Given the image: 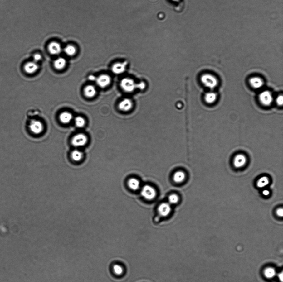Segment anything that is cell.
I'll return each instance as SVG.
<instances>
[{"label": "cell", "mask_w": 283, "mask_h": 282, "mask_svg": "<svg viewBox=\"0 0 283 282\" xmlns=\"http://www.w3.org/2000/svg\"><path fill=\"white\" fill-rule=\"evenodd\" d=\"M201 81L206 87L210 88H214L218 84L217 78L210 74H205L201 78Z\"/></svg>", "instance_id": "6da1fadb"}, {"label": "cell", "mask_w": 283, "mask_h": 282, "mask_svg": "<svg viewBox=\"0 0 283 282\" xmlns=\"http://www.w3.org/2000/svg\"><path fill=\"white\" fill-rule=\"evenodd\" d=\"M141 195L147 200L153 199L156 195V192L154 188L150 185H145L142 188Z\"/></svg>", "instance_id": "7a4b0ae2"}, {"label": "cell", "mask_w": 283, "mask_h": 282, "mask_svg": "<svg viewBox=\"0 0 283 282\" xmlns=\"http://www.w3.org/2000/svg\"><path fill=\"white\" fill-rule=\"evenodd\" d=\"M88 139L87 136L83 134H79L75 135L71 140L72 144L76 147L84 146L87 143Z\"/></svg>", "instance_id": "3957f363"}, {"label": "cell", "mask_w": 283, "mask_h": 282, "mask_svg": "<svg viewBox=\"0 0 283 282\" xmlns=\"http://www.w3.org/2000/svg\"><path fill=\"white\" fill-rule=\"evenodd\" d=\"M247 159L243 154H237L234 158L233 164L235 168L241 169L245 166L247 163Z\"/></svg>", "instance_id": "277c9868"}, {"label": "cell", "mask_w": 283, "mask_h": 282, "mask_svg": "<svg viewBox=\"0 0 283 282\" xmlns=\"http://www.w3.org/2000/svg\"><path fill=\"white\" fill-rule=\"evenodd\" d=\"M121 87L125 91L130 92L133 91L136 88L137 84L132 79L129 78H124L121 82Z\"/></svg>", "instance_id": "5b68a950"}, {"label": "cell", "mask_w": 283, "mask_h": 282, "mask_svg": "<svg viewBox=\"0 0 283 282\" xmlns=\"http://www.w3.org/2000/svg\"><path fill=\"white\" fill-rule=\"evenodd\" d=\"M30 130L33 133L39 134L41 133L43 130V126L42 123L40 121L32 120L30 122L29 126Z\"/></svg>", "instance_id": "8992f818"}, {"label": "cell", "mask_w": 283, "mask_h": 282, "mask_svg": "<svg viewBox=\"0 0 283 282\" xmlns=\"http://www.w3.org/2000/svg\"><path fill=\"white\" fill-rule=\"evenodd\" d=\"M260 100L262 104L265 106H269L272 102V95L269 91H264L260 94Z\"/></svg>", "instance_id": "52a82bcc"}, {"label": "cell", "mask_w": 283, "mask_h": 282, "mask_svg": "<svg viewBox=\"0 0 283 282\" xmlns=\"http://www.w3.org/2000/svg\"><path fill=\"white\" fill-rule=\"evenodd\" d=\"M97 84L99 87L104 88L107 87L110 83L111 78L109 76L102 74L96 79Z\"/></svg>", "instance_id": "ba28073f"}, {"label": "cell", "mask_w": 283, "mask_h": 282, "mask_svg": "<svg viewBox=\"0 0 283 282\" xmlns=\"http://www.w3.org/2000/svg\"><path fill=\"white\" fill-rule=\"evenodd\" d=\"M171 207L168 203H161L158 208L159 214L162 217H165L168 215L171 212Z\"/></svg>", "instance_id": "9c48e42d"}, {"label": "cell", "mask_w": 283, "mask_h": 282, "mask_svg": "<svg viewBox=\"0 0 283 282\" xmlns=\"http://www.w3.org/2000/svg\"><path fill=\"white\" fill-rule=\"evenodd\" d=\"M133 107L132 101L129 99H124L122 101L119 105V107L121 111H128L131 109Z\"/></svg>", "instance_id": "30bf717a"}, {"label": "cell", "mask_w": 283, "mask_h": 282, "mask_svg": "<svg viewBox=\"0 0 283 282\" xmlns=\"http://www.w3.org/2000/svg\"><path fill=\"white\" fill-rule=\"evenodd\" d=\"M49 51L53 55H57L61 51V46L60 44L56 42L51 43L48 46Z\"/></svg>", "instance_id": "8fae6325"}, {"label": "cell", "mask_w": 283, "mask_h": 282, "mask_svg": "<svg viewBox=\"0 0 283 282\" xmlns=\"http://www.w3.org/2000/svg\"><path fill=\"white\" fill-rule=\"evenodd\" d=\"M38 65L34 62L27 63L24 66V70L28 74H32L37 70Z\"/></svg>", "instance_id": "7c38bea8"}, {"label": "cell", "mask_w": 283, "mask_h": 282, "mask_svg": "<svg viewBox=\"0 0 283 282\" xmlns=\"http://www.w3.org/2000/svg\"><path fill=\"white\" fill-rule=\"evenodd\" d=\"M250 84L253 88H259L263 85V82L261 78L259 77H253L251 78L250 80Z\"/></svg>", "instance_id": "4fadbf2b"}, {"label": "cell", "mask_w": 283, "mask_h": 282, "mask_svg": "<svg viewBox=\"0 0 283 282\" xmlns=\"http://www.w3.org/2000/svg\"><path fill=\"white\" fill-rule=\"evenodd\" d=\"M126 63L123 64H117L113 66L112 70L115 74H121L125 70Z\"/></svg>", "instance_id": "5bb4252c"}, {"label": "cell", "mask_w": 283, "mask_h": 282, "mask_svg": "<svg viewBox=\"0 0 283 282\" xmlns=\"http://www.w3.org/2000/svg\"><path fill=\"white\" fill-rule=\"evenodd\" d=\"M84 92L86 97L88 98L94 97L96 93L95 87L92 85H88L85 88Z\"/></svg>", "instance_id": "9a60e30c"}, {"label": "cell", "mask_w": 283, "mask_h": 282, "mask_svg": "<svg viewBox=\"0 0 283 282\" xmlns=\"http://www.w3.org/2000/svg\"><path fill=\"white\" fill-rule=\"evenodd\" d=\"M270 179L266 176L261 177L257 181V186L259 188H264L270 184Z\"/></svg>", "instance_id": "2e32d148"}, {"label": "cell", "mask_w": 283, "mask_h": 282, "mask_svg": "<svg viewBox=\"0 0 283 282\" xmlns=\"http://www.w3.org/2000/svg\"><path fill=\"white\" fill-rule=\"evenodd\" d=\"M73 116L69 112H64L60 116L61 121L63 123H68L72 119Z\"/></svg>", "instance_id": "e0dca14e"}, {"label": "cell", "mask_w": 283, "mask_h": 282, "mask_svg": "<svg viewBox=\"0 0 283 282\" xmlns=\"http://www.w3.org/2000/svg\"><path fill=\"white\" fill-rule=\"evenodd\" d=\"M129 188L134 190L138 189L140 186V182L136 178H131L128 182Z\"/></svg>", "instance_id": "ac0fdd59"}, {"label": "cell", "mask_w": 283, "mask_h": 282, "mask_svg": "<svg viewBox=\"0 0 283 282\" xmlns=\"http://www.w3.org/2000/svg\"><path fill=\"white\" fill-rule=\"evenodd\" d=\"M185 174L183 171H177L174 174L173 180L176 183H181L185 179Z\"/></svg>", "instance_id": "d6986e66"}, {"label": "cell", "mask_w": 283, "mask_h": 282, "mask_svg": "<svg viewBox=\"0 0 283 282\" xmlns=\"http://www.w3.org/2000/svg\"><path fill=\"white\" fill-rule=\"evenodd\" d=\"M66 60L63 58H59L57 59L54 63L55 68L57 69H62L66 65Z\"/></svg>", "instance_id": "ffe728a7"}, {"label": "cell", "mask_w": 283, "mask_h": 282, "mask_svg": "<svg viewBox=\"0 0 283 282\" xmlns=\"http://www.w3.org/2000/svg\"><path fill=\"white\" fill-rule=\"evenodd\" d=\"M71 157L73 160L75 161H79L83 157V154L82 151L76 150L73 151L71 154Z\"/></svg>", "instance_id": "44dd1931"}, {"label": "cell", "mask_w": 283, "mask_h": 282, "mask_svg": "<svg viewBox=\"0 0 283 282\" xmlns=\"http://www.w3.org/2000/svg\"><path fill=\"white\" fill-rule=\"evenodd\" d=\"M217 94L214 92H209L205 96L206 102L208 103H213L217 99Z\"/></svg>", "instance_id": "7402d4cb"}, {"label": "cell", "mask_w": 283, "mask_h": 282, "mask_svg": "<svg viewBox=\"0 0 283 282\" xmlns=\"http://www.w3.org/2000/svg\"><path fill=\"white\" fill-rule=\"evenodd\" d=\"M264 274L265 277L268 279H271L276 275V271L272 268H268L265 270Z\"/></svg>", "instance_id": "603a6c76"}, {"label": "cell", "mask_w": 283, "mask_h": 282, "mask_svg": "<svg viewBox=\"0 0 283 282\" xmlns=\"http://www.w3.org/2000/svg\"><path fill=\"white\" fill-rule=\"evenodd\" d=\"M65 52L67 55L72 56L74 55L76 53V48L73 45H68L65 48Z\"/></svg>", "instance_id": "cb8c5ba5"}, {"label": "cell", "mask_w": 283, "mask_h": 282, "mask_svg": "<svg viewBox=\"0 0 283 282\" xmlns=\"http://www.w3.org/2000/svg\"><path fill=\"white\" fill-rule=\"evenodd\" d=\"M75 124L77 127H82L85 125V121L84 119L81 117H77L75 119Z\"/></svg>", "instance_id": "d4e9b609"}, {"label": "cell", "mask_w": 283, "mask_h": 282, "mask_svg": "<svg viewBox=\"0 0 283 282\" xmlns=\"http://www.w3.org/2000/svg\"><path fill=\"white\" fill-rule=\"evenodd\" d=\"M168 200L170 203L175 204L178 202L179 198L178 196L176 194H172L169 196Z\"/></svg>", "instance_id": "484cf974"}, {"label": "cell", "mask_w": 283, "mask_h": 282, "mask_svg": "<svg viewBox=\"0 0 283 282\" xmlns=\"http://www.w3.org/2000/svg\"><path fill=\"white\" fill-rule=\"evenodd\" d=\"M113 270L115 274L117 275H120L123 273V269L120 265H115L113 267Z\"/></svg>", "instance_id": "4316f807"}, {"label": "cell", "mask_w": 283, "mask_h": 282, "mask_svg": "<svg viewBox=\"0 0 283 282\" xmlns=\"http://www.w3.org/2000/svg\"><path fill=\"white\" fill-rule=\"evenodd\" d=\"M276 213L279 217H282L283 216V210L282 208H279L276 211Z\"/></svg>", "instance_id": "83f0119b"}, {"label": "cell", "mask_w": 283, "mask_h": 282, "mask_svg": "<svg viewBox=\"0 0 283 282\" xmlns=\"http://www.w3.org/2000/svg\"><path fill=\"white\" fill-rule=\"evenodd\" d=\"M283 100V96L282 95L279 96V97H277V99H276V102H277V104L279 105H282Z\"/></svg>", "instance_id": "f1b7e54d"}, {"label": "cell", "mask_w": 283, "mask_h": 282, "mask_svg": "<svg viewBox=\"0 0 283 282\" xmlns=\"http://www.w3.org/2000/svg\"><path fill=\"white\" fill-rule=\"evenodd\" d=\"M34 60L35 61H39V60H41V55H40V54H36L34 55Z\"/></svg>", "instance_id": "f546056e"}, {"label": "cell", "mask_w": 283, "mask_h": 282, "mask_svg": "<svg viewBox=\"0 0 283 282\" xmlns=\"http://www.w3.org/2000/svg\"><path fill=\"white\" fill-rule=\"evenodd\" d=\"M145 84H144V83H143V82H142V83H139V84H137V86H136V87H137V88H139V89H144V88H145Z\"/></svg>", "instance_id": "4dcf8cb0"}, {"label": "cell", "mask_w": 283, "mask_h": 282, "mask_svg": "<svg viewBox=\"0 0 283 282\" xmlns=\"http://www.w3.org/2000/svg\"><path fill=\"white\" fill-rule=\"evenodd\" d=\"M262 193L263 195L265 196H268L270 195V191L268 190V189H265L262 190Z\"/></svg>", "instance_id": "1f68e13d"}, {"label": "cell", "mask_w": 283, "mask_h": 282, "mask_svg": "<svg viewBox=\"0 0 283 282\" xmlns=\"http://www.w3.org/2000/svg\"><path fill=\"white\" fill-rule=\"evenodd\" d=\"M96 79L97 78H96V77L93 75H90L89 77H88L89 80L91 81H94L96 80Z\"/></svg>", "instance_id": "d6a6232c"}, {"label": "cell", "mask_w": 283, "mask_h": 282, "mask_svg": "<svg viewBox=\"0 0 283 282\" xmlns=\"http://www.w3.org/2000/svg\"><path fill=\"white\" fill-rule=\"evenodd\" d=\"M278 276H279V279H280V280H281V282H282L283 279V276L282 273H281V274H279V275H278Z\"/></svg>", "instance_id": "836d02e7"}]
</instances>
